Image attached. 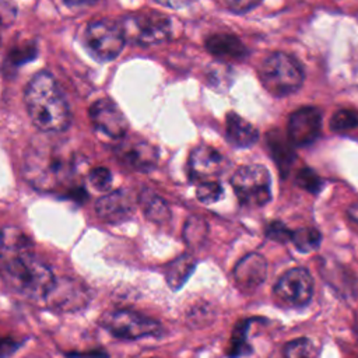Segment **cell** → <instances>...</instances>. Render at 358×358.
Masks as SVG:
<instances>
[{
  "mask_svg": "<svg viewBox=\"0 0 358 358\" xmlns=\"http://www.w3.org/2000/svg\"><path fill=\"white\" fill-rule=\"evenodd\" d=\"M196 267V260L190 255H180L165 267L166 284L173 289H179L190 277Z\"/></svg>",
  "mask_w": 358,
  "mask_h": 358,
  "instance_id": "cell-21",
  "label": "cell"
},
{
  "mask_svg": "<svg viewBox=\"0 0 358 358\" xmlns=\"http://www.w3.org/2000/svg\"><path fill=\"white\" fill-rule=\"evenodd\" d=\"M224 190L220 182L217 180H207V182H200L196 187V197L199 201L204 204H211L215 203L221 199Z\"/></svg>",
  "mask_w": 358,
  "mask_h": 358,
  "instance_id": "cell-26",
  "label": "cell"
},
{
  "mask_svg": "<svg viewBox=\"0 0 358 358\" xmlns=\"http://www.w3.org/2000/svg\"><path fill=\"white\" fill-rule=\"evenodd\" d=\"M231 185L245 207H263L271 200V176L263 165L249 164L238 168L231 178Z\"/></svg>",
  "mask_w": 358,
  "mask_h": 358,
  "instance_id": "cell-7",
  "label": "cell"
},
{
  "mask_svg": "<svg viewBox=\"0 0 358 358\" xmlns=\"http://www.w3.org/2000/svg\"><path fill=\"white\" fill-rule=\"evenodd\" d=\"M330 127L336 131L351 130L354 127H358V110L341 109L336 112L330 119Z\"/></svg>",
  "mask_w": 358,
  "mask_h": 358,
  "instance_id": "cell-27",
  "label": "cell"
},
{
  "mask_svg": "<svg viewBox=\"0 0 358 358\" xmlns=\"http://www.w3.org/2000/svg\"><path fill=\"white\" fill-rule=\"evenodd\" d=\"M88 182L94 189H96L99 192H106L112 185V173L105 166L94 168L88 173Z\"/></svg>",
  "mask_w": 358,
  "mask_h": 358,
  "instance_id": "cell-30",
  "label": "cell"
},
{
  "mask_svg": "<svg viewBox=\"0 0 358 358\" xmlns=\"http://www.w3.org/2000/svg\"><path fill=\"white\" fill-rule=\"evenodd\" d=\"M282 355L284 358H317L319 350L309 337H298L284 345Z\"/></svg>",
  "mask_w": 358,
  "mask_h": 358,
  "instance_id": "cell-24",
  "label": "cell"
},
{
  "mask_svg": "<svg viewBox=\"0 0 358 358\" xmlns=\"http://www.w3.org/2000/svg\"><path fill=\"white\" fill-rule=\"evenodd\" d=\"M267 145L278 171L281 172L282 178H285L295 158V152L292 150L294 145L289 143L288 137L284 138L282 134H280L277 130L267 134Z\"/></svg>",
  "mask_w": 358,
  "mask_h": 358,
  "instance_id": "cell-19",
  "label": "cell"
},
{
  "mask_svg": "<svg viewBox=\"0 0 358 358\" xmlns=\"http://www.w3.org/2000/svg\"><path fill=\"white\" fill-rule=\"evenodd\" d=\"M322 242V234L312 227H303L292 231L291 243L301 253H309L319 248Z\"/></svg>",
  "mask_w": 358,
  "mask_h": 358,
  "instance_id": "cell-23",
  "label": "cell"
},
{
  "mask_svg": "<svg viewBox=\"0 0 358 358\" xmlns=\"http://www.w3.org/2000/svg\"><path fill=\"white\" fill-rule=\"evenodd\" d=\"M90 301L91 289L85 282L71 277H56L42 305L57 313H73L84 309Z\"/></svg>",
  "mask_w": 358,
  "mask_h": 358,
  "instance_id": "cell-10",
  "label": "cell"
},
{
  "mask_svg": "<svg viewBox=\"0 0 358 358\" xmlns=\"http://www.w3.org/2000/svg\"><path fill=\"white\" fill-rule=\"evenodd\" d=\"M74 168L73 155L48 140L34 141L27 148L22 164L27 182L41 192H56L67 186Z\"/></svg>",
  "mask_w": 358,
  "mask_h": 358,
  "instance_id": "cell-3",
  "label": "cell"
},
{
  "mask_svg": "<svg viewBox=\"0 0 358 358\" xmlns=\"http://www.w3.org/2000/svg\"><path fill=\"white\" fill-rule=\"evenodd\" d=\"M235 284L243 292H252L260 287L267 275V262L260 253H248L234 267Z\"/></svg>",
  "mask_w": 358,
  "mask_h": 358,
  "instance_id": "cell-15",
  "label": "cell"
},
{
  "mask_svg": "<svg viewBox=\"0 0 358 358\" xmlns=\"http://www.w3.org/2000/svg\"><path fill=\"white\" fill-rule=\"evenodd\" d=\"M207 50L220 60L239 62L248 55V50L242 41L232 34H214L206 39Z\"/></svg>",
  "mask_w": 358,
  "mask_h": 358,
  "instance_id": "cell-17",
  "label": "cell"
},
{
  "mask_svg": "<svg viewBox=\"0 0 358 358\" xmlns=\"http://www.w3.org/2000/svg\"><path fill=\"white\" fill-rule=\"evenodd\" d=\"M274 299L284 308L299 309L309 303L313 295V280L305 267L284 271L273 288Z\"/></svg>",
  "mask_w": 358,
  "mask_h": 358,
  "instance_id": "cell-9",
  "label": "cell"
},
{
  "mask_svg": "<svg viewBox=\"0 0 358 358\" xmlns=\"http://www.w3.org/2000/svg\"><path fill=\"white\" fill-rule=\"evenodd\" d=\"M17 7L8 0H0V27L11 25L17 18Z\"/></svg>",
  "mask_w": 358,
  "mask_h": 358,
  "instance_id": "cell-32",
  "label": "cell"
},
{
  "mask_svg": "<svg viewBox=\"0 0 358 358\" xmlns=\"http://www.w3.org/2000/svg\"><path fill=\"white\" fill-rule=\"evenodd\" d=\"M259 77L263 87L274 96H287L296 92L303 83V69L299 62L284 52H274L267 56L260 69Z\"/></svg>",
  "mask_w": 358,
  "mask_h": 358,
  "instance_id": "cell-4",
  "label": "cell"
},
{
  "mask_svg": "<svg viewBox=\"0 0 358 358\" xmlns=\"http://www.w3.org/2000/svg\"><path fill=\"white\" fill-rule=\"evenodd\" d=\"M95 211L102 221L109 224H119L133 215L134 203L129 192L113 190L96 200Z\"/></svg>",
  "mask_w": 358,
  "mask_h": 358,
  "instance_id": "cell-16",
  "label": "cell"
},
{
  "mask_svg": "<svg viewBox=\"0 0 358 358\" xmlns=\"http://www.w3.org/2000/svg\"><path fill=\"white\" fill-rule=\"evenodd\" d=\"M322 130V112L315 106H302L288 119L287 137L294 147H306L317 140Z\"/></svg>",
  "mask_w": 358,
  "mask_h": 358,
  "instance_id": "cell-11",
  "label": "cell"
},
{
  "mask_svg": "<svg viewBox=\"0 0 358 358\" xmlns=\"http://www.w3.org/2000/svg\"><path fill=\"white\" fill-rule=\"evenodd\" d=\"M266 236L270 241L274 242H280V243H287L291 242V236H292V229H289L284 222L281 221H273L266 227L264 231Z\"/></svg>",
  "mask_w": 358,
  "mask_h": 358,
  "instance_id": "cell-31",
  "label": "cell"
},
{
  "mask_svg": "<svg viewBox=\"0 0 358 358\" xmlns=\"http://www.w3.org/2000/svg\"><path fill=\"white\" fill-rule=\"evenodd\" d=\"M90 119L94 127L113 140L127 136L129 122L120 108L109 98H99L90 108Z\"/></svg>",
  "mask_w": 358,
  "mask_h": 358,
  "instance_id": "cell-12",
  "label": "cell"
},
{
  "mask_svg": "<svg viewBox=\"0 0 358 358\" xmlns=\"http://www.w3.org/2000/svg\"><path fill=\"white\" fill-rule=\"evenodd\" d=\"M36 55H38L36 45L34 42H27V43L18 45L17 48H13L7 60L13 66H21V64L35 59Z\"/></svg>",
  "mask_w": 358,
  "mask_h": 358,
  "instance_id": "cell-28",
  "label": "cell"
},
{
  "mask_svg": "<svg viewBox=\"0 0 358 358\" xmlns=\"http://www.w3.org/2000/svg\"><path fill=\"white\" fill-rule=\"evenodd\" d=\"M157 3L165 6V7H169V8H175V10H179V8H183L187 6V0H155Z\"/></svg>",
  "mask_w": 358,
  "mask_h": 358,
  "instance_id": "cell-36",
  "label": "cell"
},
{
  "mask_svg": "<svg viewBox=\"0 0 358 358\" xmlns=\"http://www.w3.org/2000/svg\"><path fill=\"white\" fill-rule=\"evenodd\" d=\"M252 322L255 319H242L235 324L227 350L228 358H242L252 352V345L248 341Z\"/></svg>",
  "mask_w": 358,
  "mask_h": 358,
  "instance_id": "cell-22",
  "label": "cell"
},
{
  "mask_svg": "<svg viewBox=\"0 0 358 358\" xmlns=\"http://www.w3.org/2000/svg\"><path fill=\"white\" fill-rule=\"evenodd\" d=\"M207 222L200 217H190L183 227V239L187 246H200L207 236Z\"/></svg>",
  "mask_w": 358,
  "mask_h": 358,
  "instance_id": "cell-25",
  "label": "cell"
},
{
  "mask_svg": "<svg viewBox=\"0 0 358 358\" xmlns=\"http://www.w3.org/2000/svg\"><path fill=\"white\" fill-rule=\"evenodd\" d=\"M99 324L119 340L134 341L148 337H159L162 326L158 320L131 309H115L99 317Z\"/></svg>",
  "mask_w": 358,
  "mask_h": 358,
  "instance_id": "cell-5",
  "label": "cell"
},
{
  "mask_svg": "<svg viewBox=\"0 0 358 358\" xmlns=\"http://www.w3.org/2000/svg\"><path fill=\"white\" fill-rule=\"evenodd\" d=\"M347 213H348V217L358 225V203L351 204V206L348 207Z\"/></svg>",
  "mask_w": 358,
  "mask_h": 358,
  "instance_id": "cell-37",
  "label": "cell"
},
{
  "mask_svg": "<svg viewBox=\"0 0 358 358\" xmlns=\"http://www.w3.org/2000/svg\"><path fill=\"white\" fill-rule=\"evenodd\" d=\"M263 0H227L228 8L234 13L243 14L257 7Z\"/></svg>",
  "mask_w": 358,
  "mask_h": 358,
  "instance_id": "cell-33",
  "label": "cell"
},
{
  "mask_svg": "<svg viewBox=\"0 0 358 358\" xmlns=\"http://www.w3.org/2000/svg\"><path fill=\"white\" fill-rule=\"evenodd\" d=\"M0 278L15 296L43 303L56 281L50 266L35 252L31 238L17 227L0 229Z\"/></svg>",
  "mask_w": 358,
  "mask_h": 358,
  "instance_id": "cell-1",
  "label": "cell"
},
{
  "mask_svg": "<svg viewBox=\"0 0 358 358\" xmlns=\"http://www.w3.org/2000/svg\"><path fill=\"white\" fill-rule=\"evenodd\" d=\"M225 158L213 147L201 144L189 155V176L194 182L214 180L225 169Z\"/></svg>",
  "mask_w": 358,
  "mask_h": 358,
  "instance_id": "cell-14",
  "label": "cell"
},
{
  "mask_svg": "<svg viewBox=\"0 0 358 358\" xmlns=\"http://www.w3.org/2000/svg\"><path fill=\"white\" fill-rule=\"evenodd\" d=\"M126 36L119 22L110 20L91 21L84 31V45L99 62H110L120 55Z\"/></svg>",
  "mask_w": 358,
  "mask_h": 358,
  "instance_id": "cell-8",
  "label": "cell"
},
{
  "mask_svg": "<svg viewBox=\"0 0 358 358\" xmlns=\"http://www.w3.org/2000/svg\"><path fill=\"white\" fill-rule=\"evenodd\" d=\"M116 157L126 165L138 169L150 171L158 161L157 148L148 141L137 137H123L115 147Z\"/></svg>",
  "mask_w": 358,
  "mask_h": 358,
  "instance_id": "cell-13",
  "label": "cell"
},
{
  "mask_svg": "<svg viewBox=\"0 0 358 358\" xmlns=\"http://www.w3.org/2000/svg\"><path fill=\"white\" fill-rule=\"evenodd\" d=\"M296 183L298 186H301L302 189H305L306 192L316 194L323 189V180L319 178V175L309 169V168H303L298 172L296 175Z\"/></svg>",
  "mask_w": 358,
  "mask_h": 358,
  "instance_id": "cell-29",
  "label": "cell"
},
{
  "mask_svg": "<svg viewBox=\"0 0 358 358\" xmlns=\"http://www.w3.org/2000/svg\"><path fill=\"white\" fill-rule=\"evenodd\" d=\"M67 358H108V352L103 350H90V351H71L66 352Z\"/></svg>",
  "mask_w": 358,
  "mask_h": 358,
  "instance_id": "cell-35",
  "label": "cell"
},
{
  "mask_svg": "<svg viewBox=\"0 0 358 358\" xmlns=\"http://www.w3.org/2000/svg\"><path fill=\"white\" fill-rule=\"evenodd\" d=\"M67 6H88L95 0H63Z\"/></svg>",
  "mask_w": 358,
  "mask_h": 358,
  "instance_id": "cell-38",
  "label": "cell"
},
{
  "mask_svg": "<svg viewBox=\"0 0 358 358\" xmlns=\"http://www.w3.org/2000/svg\"><path fill=\"white\" fill-rule=\"evenodd\" d=\"M138 203L144 215L155 224H164L171 218V210L168 203L151 189L141 190L138 196Z\"/></svg>",
  "mask_w": 358,
  "mask_h": 358,
  "instance_id": "cell-20",
  "label": "cell"
},
{
  "mask_svg": "<svg viewBox=\"0 0 358 358\" xmlns=\"http://www.w3.org/2000/svg\"><path fill=\"white\" fill-rule=\"evenodd\" d=\"M227 140L238 148H248L259 138L257 129L235 112H229L225 119Z\"/></svg>",
  "mask_w": 358,
  "mask_h": 358,
  "instance_id": "cell-18",
  "label": "cell"
},
{
  "mask_svg": "<svg viewBox=\"0 0 358 358\" xmlns=\"http://www.w3.org/2000/svg\"><path fill=\"white\" fill-rule=\"evenodd\" d=\"M119 24L126 41L141 46L157 45L172 36V21L154 10L124 15Z\"/></svg>",
  "mask_w": 358,
  "mask_h": 358,
  "instance_id": "cell-6",
  "label": "cell"
},
{
  "mask_svg": "<svg viewBox=\"0 0 358 358\" xmlns=\"http://www.w3.org/2000/svg\"><path fill=\"white\" fill-rule=\"evenodd\" d=\"M24 101L28 116L38 130L60 133L70 126L69 103L50 73L39 71L28 81Z\"/></svg>",
  "mask_w": 358,
  "mask_h": 358,
  "instance_id": "cell-2",
  "label": "cell"
},
{
  "mask_svg": "<svg viewBox=\"0 0 358 358\" xmlns=\"http://www.w3.org/2000/svg\"><path fill=\"white\" fill-rule=\"evenodd\" d=\"M21 345L20 341L11 338V337H1L0 336V358H7L11 354H14L18 347Z\"/></svg>",
  "mask_w": 358,
  "mask_h": 358,
  "instance_id": "cell-34",
  "label": "cell"
}]
</instances>
